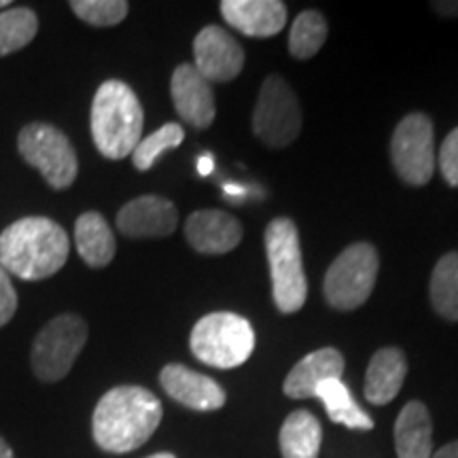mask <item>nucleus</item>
Wrapping results in <instances>:
<instances>
[{"label":"nucleus","mask_w":458,"mask_h":458,"mask_svg":"<svg viewBox=\"0 0 458 458\" xmlns=\"http://www.w3.org/2000/svg\"><path fill=\"white\" fill-rule=\"evenodd\" d=\"M162 416V401L151 391L142 386H114L96 405L91 431L98 448L128 454L151 439Z\"/></svg>","instance_id":"1"},{"label":"nucleus","mask_w":458,"mask_h":458,"mask_svg":"<svg viewBox=\"0 0 458 458\" xmlns=\"http://www.w3.org/2000/svg\"><path fill=\"white\" fill-rule=\"evenodd\" d=\"M68 233L49 216H24L0 233V267L21 280H45L64 267Z\"/></svg>","instance_id":"2"},{"label":"nucleus","mask_w":458,"mask_h":458,"mask_svg":"<svg viewBox=\"0 0 458 458\" xmlns=\"http://www.w3.org/2000/svg\"><path fill=\"white\" fill-rule=\"evenodd\" d=\"M145 113L128 83L105 81L91 102V139L106 159L131 156L140 142Z\"/></svg>","instance_id":"3"},{"label":"nucleus","mask_w":458,"mask_h":458,"mask_svg":"<svg viewBox=\"0 0 458 458\" xmlns=\"http://www.w3.org/2000/svg\"><path fill=\"white\" fill-rule=\"evenodd\" d=\"M193 357L216 369H233L255 351L253 325L233 312H213L199 318L189 337Z\"/></svg>","instance_id":"4"},{"label":"nucleus","mask_w":458,"mask_h":458,"mask_svg":"<svg viewBox=\"0 0 458 458\" xmlns=\"http://www.w3.org/2000/svg\"><path fill=\"white\" fill-rule=\"evenodd\" d=\"M266 250L270 261L274 303L283 314L301 310L308 297V283L295 223L286 216L274 219L266 229Z\"/></svg>","instance_id":"5"},{"label":"nucleus","mask_w":458,"mask_h":458,"mask_svg":"<svg viewBox=\"0 0 458 458\" xmlns=\"http://www.w3.org/2000/svg\"><path fill=\"white\" fill-rule=\"evenodd\" d=\"M380 270L377 250L369 242H354L331 263L325 276V297L335 310H357L374 291Z\"/></svg>","instance_id":"6"},{"label":"nucleus","mask_w":458,"mask_h":458,"mask_svg":"<svg viewBox=\"0 0 458 458\" xmlns=\"http://www.w3.org/2000/svg\"><path fill=\"white\" fill-rule=\"evenodd\" d=\"M88 342V325L77 314H60L38 331L32 344V371L43 382H60Z\"/></svg>","instance_id":"7"},{"label":"nucleus","mask_w":458,"mask_h":458,"mask_svg":"<svg viewBox=\"0 0 458 458\" xmlns=\"http://www.w3.org/2000/svg\"><path fill=\"white\" fill-rule=\"evenodd\" d=\"M17 148L32 168H37L49 187H71L79 174L77 151L62 130L49 123H28L20 131Z\"/></svg>","instance_id":"8"},{"label":"nucleus","mask_w":458,"mask_h":458,"mask_svg":"<svg viewBox=\"0 0 458 458\" xmlns=\"http://www.w3.org/2000/svg\"><path fill=\"white\" fill-rule=\"evenodd\" d=\"M253 130L257 139L272 148L291 145L300 136V102L280 74H270L261 85L253 113Z\"/></svg>","instance_id":"9"},{"label":"nucleus","mask_w":458,"mask_h":458,"mask_svg":"<svg viewBox=\"0 0 458 458\" xmlns=\"http://www.w3.org/2000/svg\"><path fill=\"white\" fill-rule=\"evenodd\" d=\"M391 157L397 174L408 185L422 187L435 172L433 123L425 113H411L394 130Z\"/></svg>","instance_id":"10"},{"label":"nucleus","mask_w":458,"mask_h":458,"mask_svg":"<svg viewBox=\"0 0 458 458\" xmlns=\"http://www.w3.org/2000/svg\"><path fill=\"white\" fill-rule=\"evenodd\" d=\"M196 71L208 83L233 81L244 68V49L221 26H206L193 41Z\"/></svg>","instance_id":"11"},{"label":"nucleus","mask_w":458,"mask_h":458,"mask_svg":"<svg viewBox=\"0 0 458 458\" xmlns=\"http://www.w3.org/2000/svg\"><path fill=\"white\" fill-rule=\"evenodd\" d=\"M170 94L176 113L191 128L204 130L215 122L216 106L213 88L193 64H181L172 72Z\"/></svg>","instance_id":"12"},{"label":"nucleus","mask_w":458,"mask_h":458,"mask_svg":"<svg viewBox=\"0 0 458 458\" xmlns=\"http://www.w3.org/2000/svg\"><path fill=\"white\" fill-rule=\"evenodd\" d=\"M179 223V210L170 199L159 196H140L119 210L117 229L123 236L164 238L170 236Z\"/></svg>","instance_id":"13"},{"label":"nucleus","mask_w":458,"mask_h":458,"mask_svg":"<svg viewBox=\"0 0 458 458\" xmlns=\"http://www.w3.org/2000/svg\"><path fill=\"white\" fill-rule=\"evenodd\" d=\"M159 385L170 399L189 410L215 411L225 405V391L219 386V382L181 363L165 365L159 374Z\"/></svg>","instance_id":"14"},{"label":"nucleus","mask_w":458,"mask_h":458,"mask_svg":"<svg viewBox=\"0 0 458 458\" xmlns=\"http://www.w3.org/2000/svg\"><path fill=\"white\" fill-rule=\"evenodd\" d=\"M187 242L204 255H225L242 242V225L223 210H196L185 223Z\"/></svg>","instance_id":"15"},{"label":"nucleus","mask_w":458,"mask_h":458,"mask_svg":"<svg viewBox=\"0 0 458 458\" xmlns=\"http://www.w3.org/2000/svg\"><path fill=\"white\" fill-rule=\"evenodd\" d=\"M221 15L246 37L267 38L286 26V4L280 0H223Z\"/></svg>","instance_id":"16"},{"label":"nucleus","mask_w":458,"mask_h":458,"mask_svg":"<svg viewBox=\"0 0 458 458\" xmlns=\"http://www.w3.org/2000/svg\"><path fill=\"white\" fill-rule=\"evenodd\" d=\"M344 357L335 348H320L293 365L284 380V394L291 399H310L327 380H342Z\"/></svg>","instance_id":"17"},{"label":"nucleus","mask_w":458,"mask_h":458,"mask_svg":"<svg viewBox=\"0 0 458 458\" xmlns=\"http://www.w3.org/2000/svg\"><path fill=\"white\" fill-rule=\"evenodd\" d=\"M408 376V359L399 348H382L369 360L365 374V399L374 405H386L397 397Z\"/></svg>","instance_id":"18"},{"label":"nucleus","mask_w":458,"mask_h":458,"mask_svg":"<svg viewBox=\"0 0 458 458\" xmlns=\"http://www.w3.org/2000/svg\"><path fill=\"white\" fill-rule=\"evenodd\" d=\"M394 450L399 458L433 456V422L422 401H410L394 422Z\"/></svg>","instance_id":"19"},{"label":"nucleus","mask_w":458,"mask_h":458,"mask_svg":"<svg viewBox=\"0 0 458 458\" xmlns=\"http://www.w3.org/2000/svg\"><path fill=\"white\" fill-rule=\"evenodd\" d=\"M74 244L89 267H106L113 261L117 242L113 229L100 213H83L74 223Z\"/></svg>","instance_id":"20"},{"label":"nucleus","mask_w":458,"mask_h":458,"mask_svg":"<svg viewBox=\"0 0 458 458\" xmlns=\"http://www.w3.org/2000/svg\"><path fill=\"white\" fill-rule=\"evenodd\" d=\"M323 427L318 418L306 410L291 411L280 428L283 458H318Z\"/></svg>","instance_id":"21"},{"label":"nucleus","mask_w":458,"mask_h":458,"mask_svg":"<svg viewBox=\"0 0 458 458\" xmlns=\"http://www.w3.org/2000/svg\"><path fill=\"white\" fill-rule=\"evenodd\" d=\"M314 397L323 401L325 410H327L329 418L337 425H344L354 431H369L374 428V420L368 411H363L352 399L348 386L342 380H327L323 382L314 393Z\"/></svg>","instance_id":"22"},{"label":"nucleus","mask_w":458,"mask_h":458,"mask_svg":"<svg viewBox=\"0 0 458 458\" xmlns=\"http://www.w3.org/2000/svg\"><path fill=\"white\" fill-rule=\"evenodd\" d=\"M431 303L439 317L458 320V253H448L435 266L431 276Z\"/></svg>","instance_id":"23"},{"label":"nucleus","mask_w":458,"mask_h":458,"mask_svg":"<svg viewBox=\"0 0 458 458\" xmlns=\"http://www.w3.org/2000/svg\"><path fill=\"white\" fill-rule=\"evenodd\" d=\"M38 32V17L32 9L15 7L0 11V55L15 54L34 41Z\"/></svg>","instance_id":"24"},{"label":"nucleus","mask_w":458,"mask_h":458,"mask_svg":"<svg viewBox=\"0 0 458 458\" xmlns=\"http://www.w3.org/2000/svg\"><path fill=\"white\" fill-rule=\"evenodd\" d=\"M327 21L318 11H303L295 17L289 34V51L297 60H310L327 38Z\"/></svg>","instance_id":"25"},{"label":"nucleus","mask_w":458,"mask_h":458,"mask_svg":"<svg viewBox=\"0 0 458 458\" xmlns=\"http://www.w3.org/2000/svg\"><path fill=\"white\" fill-rule=\"evenodd\" d=\"M182 139H185V130H182L179 123L162 125V128L153 131L151 136H147L145 140H140L134 151H131L134 168L140 172L153 168V164L157 162L159 156H162L164 151H170V148L181 147Z\"/></svg>","instance_id":"26"},{"label":"nucleus","mask_w":458,"mask_h":458,"mask_svg":"<svg viewBox=\"0 0 458 458\" xmlns=\"http://www.w3.org/2000/svg\"><path fill=\"white\" fill-rule=\"evenodd\" d=\"M71 9L85 24L108 28L128 17L130 4L125 0H72Z\"/></svg>","instance_id":"27"},{"label":"nucleus","mask_w":458,"mask_h":458,"mask_svg":"<svg viewBox=\"0 0 458 458\" xmlns=\"http://www.w3.org/2000/svg\"><path fill=\"white\" fill-rule=\"evenodd\" d=\"M435 164H439L444 181L450 187H458V128L445 136L444 145L439 148V159Z\"/></svg>","instance_id":"28"},{"label":"nucleus","mask_w":458,"mask_h":458,"mask_svg":"<svg viewBox=\"0 0 458 458\" xmlns=\"http://www.w3.org/2000/svg\"><path fill=\"white\" fill-rule=\"evenodd\" d=\"M17 312V293L15 286L11 283L9 274L0 267V327L7 325L13 314Z\"/></svg>","instance_id":"29"},{"label":"nucleus","mask_w":458,"mask_h":458,"mask_svg":"<svg viewBox=\"0 0 458 458\" xmlns=\"http://www.w3.org/2000/svg\"><path fill=\"white\" fill-rule=\"evenodd\" d=\"M431 458H458V442H452L439 448Z\"/></svg>","instance_id":"30"},{"label":"nucleus","mask_w":458,"mask_h":458,"mask_svg":"<svg viewBox=\"0 0 458 458\" xmlns=\"http://www.w3.org/2000/svg\"><path fill=\"white\" fill-rule=\"evenodd\" d=\"M213 168H215L213 157H210V156H202V157H199V162H198V172H199V174L208 176L210 172H213Z\"/></svg>","instance_id":"31"},{"label":"nucleus","mask_w":458,"mask_h":458,"mask_svg":"<svg viewBox=\"0 0 458 458\" xmlns=\"http://www.w3.org/2000/svg\"><path fill=\"white\" fill-rule=\"evenodd\" d=\"M433 7L444 15H458V3H433Z\"/></svg>","instance_id":"32"},{"label":"nucleus","mask_w":458,"mask_h":458,"mask_svg":"<svg viewBox=\"0 0 458 458\" xmlns=\"http://www.w3.org/2000/svg\"><path fill=\"white\" fill-rule=\"evenodd\" d=\"M223 191H225L227 196H242L244 189L240 187V185H233V182H227V185L223 187Z\"/></svg>","instance_id":"33"},{"label":"nucleus","mask_w":458,"mask_h":458,"mask_svg":"<svg viewBox=\"0 0 458 458\" xmlns=\"http://www.w3.org/2000/svg\"><path fill=\"white\" fill-rule=\"evenodd\" d=\"M0 458H15L13 456V450L9 448V444L4 442L3 437H0Z\"/></svg>","instance_id":"34"},{"label":"nucleus","mask_w":458,"mask_h":458,"mask_svg":"<svg viewBox=\"0 0 458 458\" xmlns=\"http://www.w3.org/2000/svg\"><path fill=\"white\" fill-rule=\"evenodd\" d=\"M147 458H176V456L170 454V452H159V454H153V456H147Z\"/></svg>","instance_id":"35"},{"label":"nucleus","mask_w":458,"mask_h":458,"mask_svg":"<svg viewBox=\"0 0 458 458\" xmlns=\"http://www.w3.org/2000/svg\"><path fill=\"white\" fill-rule=\"evenodd\" d=\"M4 7H11L9 0H0V9H4Z\"/></svg>","instance_id":"36"}]
</instances>
